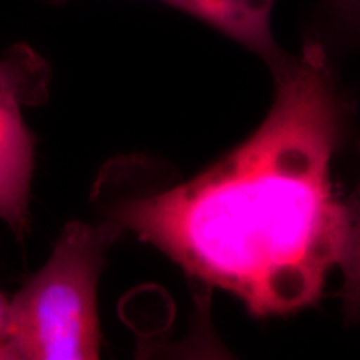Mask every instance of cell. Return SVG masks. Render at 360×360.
Returning a JSON list of instances; mask_svg holds the SVG:
<instances>
[{
	"instance_id": "1",
	"label": "cell",
	"mask_w": 360,
	"mask_h": 360,
	"mask_svg": "<svg viewBox=\"0 0 360 360\" xmlns=\"http://www.w3.org/2000/svg\"><path fill=\"white\" fill-rule=\"evenodd\" d=\"M274 85L259 127L202 172L157 186L147 157H117L92 192L98 220L120 237L154 247L259 319L317 304L349 242L332 167L352 110L322 40H305Z\"/></svg>"
},
{
	"instance_id": "2",
	"label": "cell",
	"mask_w": 360,
	"mask_h": 360,
	"mask_svg": "<svg viewBox=\"0 0 360 360\" xmlns=\"http://www.w3.org/2000/svg\"><path fill=\"white\" fill-rule=\"evenodd\" d=\"M109 224H67L51 257L11 297L22 360H101L98 281L119 240Z\"/></svg>"
},
{
	"instance_id": "3",
	"label": "cell",
	"mask_w": 360,
	"mask_h": 360,
	"mask_svg": "<svg viewBox=\"0 0 360 360\" xmlns=\"http://www.w3.org/2000/svg\"><path fill=\"white\" fill-rule=\"evenodd\" d=\"M52 67L32 45H11L0 57V220L24 244L30 232L35 135L25 110L51 97Z\"/></svg>"
},
{
	"instance_id": "4",
	"label": "cell",
	"mask_w": 360,
	"mask_h": 360,
	"mask_svg": "<svg viewBox=\"0 0 360 360\" xmlns=\"http://www.w3.org/2000/svg\"><path fill=\"white\" fill-rule=\"evenodd\" d=\"M58 4L64 0H45ZM167 6L179 8L187 15L195 17L225 37L240 44L257 56L264 64H272L281 56L282 47L272 32V24L257 19L254 13L238 6L236 0H160Z\"/></svg>"
},
{
	"instance_id": "5",
	"label": "cell",
	"mask_w": 360,
	"mask_h": 360,
	"mask_svg": "<svg viewBox=\"0 0 360 360\" xmlns=\"http://www.w3.org/2000/svg\"><path fill=\"white\" fill-rule=\"evenodd\" d=\"M209 287L197 285L187 332L177 340H170L167 328L159 335L150 360H237L224 345L214 326L210 312Z\"/></svg>"
},
{
	"instance_id": "6",
	"label": "cell",
	"mask_w": 360,
	"mask_h": 360,
	"mask_svg": "<svg viewBox=\"0 0 360 360\" xmlns=\"http://www.w3.org/2000/svg\"><path fill=\"white\" fill-rule=\"evenodd\" d=\"M349 212V242L340 265L342 314L349 326H360V180L350 199L345 202Z\"/></svg>"
},
{
	"instance_id": "7",
	"label": "cell",
	"mask_w": 360,
	"mask_h": 360,
	"mask_svg": "<svg viewBox=\"0 0 360 360\" xmlns=\"http://www.w3.org/2000/svg\"><path fill=\"white\" fill-rule=\"evenodd\" d=\"M260 20L272 24V11L276 0H236ZM335 19L344 25V32L360 47V0H330Z\"/></svg>"
},
{
	"instance_id": "8",
	"label": "cell",
	"mask_w": 360,
	"mask_h": 360,
	"mask_svg": "<svg viewBox=\"0 0 360 360\" xmlns=\"http://www.w3.org/2000/svg\"><path fill=\"white\" fill-rule=\"evenodd\" d=\"M0 360H22L12 323L11 297L0 290Z\"/></svg>"
},
{
	"instance_id": "9",
	"label": "cell",
	"mask_w": 360,
	"mask_h": 360,
	"mask_svg": "<svg viewBox=\"0 0 360 360\" xmlns=\"http://www.w3.org/2000/svg\"><path fill=\"white\" fill-rule=\"evenodd\" d=\"M164 327H135V352L132 360H150L157 337Z\"/></svg>"
}]
</instances>
